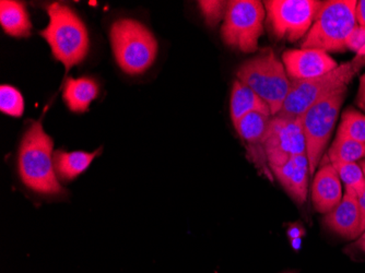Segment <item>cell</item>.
I'll return each mask as SVG.
<instances>
[{
  "mask_svg": "<svg viewBox=\"0 0 365 273\" xmlns=\"http://www.w3.org/2000/svg\"><path fill=\"white\" fill-rule=\"evenodd\" d=\"M356 104L359 108L365 110V73L361 76L360 78V87H359V93L356 96Z\"/></svg>",
  "mask_w": 365,
  "mask_h": 273,
  "instance_id": "cell-26",
  "label": "cell"
},
{
  "mask_svg": "<svg viewBox=\"0 0 365 273\" xmlns=\"http://www.w3.org/2000/svg\"><path fill=\"white\" fill-rule=\"evenodd\" d=\"M98 96V83L91 78H68L66 81L63 98L71 112H87L90 104Z\"/></svg>",
  "mask_w": 365,
  "mask_h": 273,
  "instance_id": "cell-17",
  "label": "cell"
},
{
  "mask_svg": "<svg viewBox=\"0 0 365 273\" xmlns=\"http://www.w3.org/2000/svg\"><path fill=\"white\" fill-rule=\"evenodd\" d=\"M231 117L233 124L239 119L250 113H262L272 117V110L258 94L247 86L242 83L240 80H235L232 88L231 94Z\"/></svg>",
  "mask_w": 365,
  "mask_h": 273,
  "instance_id": "cell-16",
  "label": "cell"
},
{
  "mask_svg": "<svg viewBox=\"0 0 365 273\" xmlns=\"http://www.w3.org/2000/svg\"><path fill=\"white\" fill-rule=\"evenodd\" d=\"M342 184L333 164L319 168L312 186V201L319 213L327 215L342 200Z\"/></svg>",
  "mask_w": 365,
  "mask_h": 273,
  "instance_id": "cell-15",
  "label": "cell"
},
{
  "mask_svg": "<svg viewBox=\"0 0 365 273\" xmlns=\"http://www.w3.org/2000/svg\"><path fill=\"white\" fill-rule=\"evenodd\" d=\"M270 170L293 200L302 206L307 201L309 190V165L307 155H295L284 165L274 166Z\"/></svg>",
  "mask_w": 365,
  "mask_h": 273,
  "instance_id": "cell-14",
  "label": "cell"
},
{
  "mask_svg": "<svg viewBox=\"0 0 365 273\" xmlns=\"http://www.w3.org/2000/svg\"><path fill=\"white\" fill-rule=\"evenodd\" d=\"M0 110L11 117H21L24 112V100L19 90L4 84L0 88Z\"/></svg>",
  "mask_w": 365,
  "mask_h": 273,
  "instance_id": "cell-23",
  "label": "cell"
},
{
  "mask_svg": "<svg viewBox=\"0 0 365 273\" xmlns=\"http://www.w3.org/2000/svg\"><path fill=\"white\" fill-rule=\"evenodd\" d=\"M346 88H341L324 100L314 104L301 116L307 155L309 159V175H313L319 168L322 155L327 147L330 135L337 122L340 108L344 103Z\"/></svg>",
  "mask_w": 365,
  "mask_h": 273,
  "instance_id": "cell-8",
  "label": "cell"
},
{
  "mask_svg": "<svg viewBox=\"0 0 365 273\" xmlns=\"http://www.w3.org/2000/svg\"><path fill=\"white\" fill-rule=\"evenodd\" d=\"M266 9L257 0L227 1L221 36L227 46L243 53H254L258 48V40L264 33Z\"/></svg>",
  "mask_w": 365,
  "mask_h": 273,
  "instance_id": "cell-7",
  "label": "cell"
},
{
  "mask_svg": "<svg viewBox=\"0 0 365 273\" xmlns=\"http://www.w3.org/2000/svg\"><path fill=\"white\" fill-rule=\"evenodd\" d=\"M337 135L365 143V115L354 108L344 110Z\"/></svg>",
  "mask_w": 365,
  "mask_h": 273,
  "instance_id": "cell-21",
  "label": "cell"
},
{
  "mask_svg": "<svg viewBox=\"0 0 365 273\" xmlns=\"http://www.w3.org/2000/svg\"><path fill=\"white\" fill-rule=\"evenodd\" d=\"M328 157L331 163L335 162L356 163L359 160L365 159V143L337 135L328 152Z\"/></svg>",
  "mask_w": 365,
  "mask_h": 273,
  "instance_id": "cell-20",
  "label": "cell"
},
{
  "mask_svg": "<svg viewBox=\"0 0 365 273\" xmlns=\"http://www.w3.org/2000/svg\"><path fill=\"white\" fill-rule=\"evenodd\" d=\"M359 209L361 215V234L365 231V190L358 196Z\"/></svg>",
  "mask_w": 365,
  "mask_h": 273,
  "instance_id": "cell-27",
  "label": "cell"
},
{
  "mask_svg": "<svg viewBox=\"0 0 365 273\" xmlns=\"http://www.w3.org/2000/svg\"><path fill=\"white\" fill-rule=\"evenodd\" d=\"M356 21L359 26L365 28V0L358 1L356 5Z\"/></svg>",
  "mask_w": 365,
  "mask_h": 273,
  "instance_id": "cell-28",
  "label": "cell"
},
{
  "mask_svg": "<svg viewBox=\"0 0 365 273\" xmlns=\"http://www.w3.org/2000/svg\"><path fill=\"white\" fill-rule=\"evenodd\" d=\"M270 168L281 166L295 155H307V143L301 118L272 116L264 141Z\"/></svg>",
  "mask_w": 365,
  "mask_h": 273,
  "instance_id": "cell-10",
  "label": "cell"
},
{
  "mask_svg": "<svg viewBox=\"0 0 365 273\" xmlns=\"http://www.w3.org/2000/svg\"><path fill=\"white\" fill-rule=\"evenodd\" d=\"M48 24L41 36L48 43L53 56L61 61L67 73L85 61L89 52L87 28L78 14L67 6L54 3L47 8Z\"/></svg>",
  "mask_w": 365,
  "mask_h": 273,
  "instance_id": "cell-2",
  "label": "cell"
},
{
  "mask_svg": "<svg viewBox=\"0 0 365 273\" xmlns=\"http://www.w3.org/2000/svg\"><path fill=\"white\" fill-rule=\"evenodd\" d=\"M356 0H330L322 5L311 30L303 41V49L344 52L346 38L356 28Z\"/></svg>",
  "mask_w": 365,
  "mask_h": 273,
  "instance_id": "cell-5",
  "label": "cell"
},
{
  "mask_svg": "<svg viewBox=\"0 0 365 273\" xmlns=\"http://www.w3.org/2000/svg\"><path fill=\"white\" fill-rule=\"evenodd\" d=\"M282 61L291 81L319 77L338 67L335 59L321 49H290L284 53Z\"/></svg>",
  "mask_w": 365,
  "mask_h": 273,
  "instance_id": "cell-12",
  "label": "cell"
},
{
  "mask_svg": "<svg viewBox=\"0 0 365 273\" xmlns=\"http://www.w3.org/2000/svg\"><path fill=\"white\" fill-rule=\"evenodd\" d=\"M365 66V55H356L352 61L338 66L333 71L305 80H292L290 93L276 115L284 118H301L309 108L330 94L348 87L354 76Z\"/></svg>",
  "mask_w": 365,
  "mask_h": 273,
  "instance_id": "cell-3",
  "label": "cell"
},
{
  "mask_svg": "<svg viewBox=\"0 0 365 273\" xmlns=\"http://www.w3.org/2000/svg\"><path fill=\"white\" fill-rule=\"evenodd\" d=\"M356 246L361 252H365V231L361 234L360 238H359L358 242L356 243Z\"/></svg>",
  "mask_w": 365,
  "mask_h": 273,
  "instance_id": "cell-30",
  "label": "cell"
},
{
  "mask_svg": "<svg viewBox=\"0 0 365 273\" xmlns=\"http://www.w3.org/2000/svg\"><path fill=\"white\" fill-rule=\"evenodd\" d=\"M0 24L8 36L14 38H29L32 30L26 6L19 1H0Z\"/></svg>",
  "mask_w": 365,
  "mask_h": 273,
  "instance_id": "cell-18",
  "label": "cell"
},
{
  "mask_svg": "<svg viewBox=\"0 0 365 273\" xmlns=\"http://www.w3.org/2000/svg\"><path fill=\"white\" fill-rule=\"evenodd\" d=\"M324 222L328 229L342 237L348 239L358 237L361 234V215L356 192L346 188L342 200L326 215Z\"/></svg>",
  "mask_w": 365,
  "mask_h": 273,
  "instance_id": "cell-13",
  "label": "cell"
},
{
  "mask_svg": "<svg viewBox=\"0 0 365 273\" xmlns=\"http://www.w3.org/2000/svg\"><path fill=\"white\" fill-rule=\"evenodd\" d=\"M110 44L118 66L128 75H141L155 63L158 42L136 20L122 19L110 28Z\"/></svg>",
  "mask_w": 365,
  "mask_h": 273,
  "instance_id": "cell-6",
  "label": "cell"
},
{
  "mask_svg": "<svg viewBox=\"0 0 365 273\" xmlns=\"http://www.w3.org/2000/svg\"><path fill=\"white\" fill-rule=\"evenodd\" d=\"M98 153L100 150L94 152H55L54 165L57 176L65 182L75 180L88 170Z\"/></svg>",
  "mask_w": 365,
  "mask_h": 273,
  "instance_id": "cell-19",
  "label": "cell"
},
{
  "mask_svg": "<svg viewBox=\"0 0 365 273\" xmlns=\"http://www.w3.org/2000/svg\"><path fill=\"white\" fill-rule=\"evenodd\" d=\"M303 234H304V230H303L302 227H299V225H294L288 229V236L291 238V239L302 237Z\"/></svg>",
  "mask_w": 365,
  "mask_h": 273,
  "instance_id": "cell-29",
  "label": "cell"
},
{
  "mask_svg": "<svg viewBox=\"0 0 365 273\" xmlns=\"http://www.w3.org/2000/svg\"><path fill=\"white\" fill-rule=\"evenodd\" d=\"M286 273H292V272H286Z\"/></svg>",
  "mask_w": 365,
  "mask_h": 273,
  "instance_id": "cell-33",
  "label": "cell"
},
{
  "mask_svg": "<svg viewBox=\"0 0 365 273\" xmlns=\"http://www.w3.org/2000/svg\"><path fill=\"white\" fill-rule=\"evenodd\" d=\"M199 8L204 14L205 19L209 26H215L225 19L227 11V1L220 0H202L198 3Z\"/></svg>",
  "mask_w": 365,
  "mask_h": 273,
  "instance_id": "cell-24",
  "label": "cell"
},
{
  "mask_svg": "<svg viewBox=\"0 0 365 273\" xmlns=\"http://www.w3.org/2000/svg\"><path fill=\"white\" fill-rule=\"evenodd\" d=\"M346 46L356 52V55H365V28L356 26L349 38H346Z\"/></svg>",
  "mask_w": 365,
  "mask_h": 273,
  "instance_id": "cell-25",
  "label": "cell"
},
{
  "mask_svg": "<svg viewBox=\"0 0 365 273\" xmlns=\"http://www.w3.org/2000/svg\"><path fill=\"white\" fill-rule=\"evenodd\" d=\"M237 77L269 105L272 116L280 112L290 93L291 81L286 68L270 48L242 63Z\"/></svg>",
  "mask_w": 365,
  "mask_h": 273,
  "instance_id": "cell-4",
  "label": "cell"
},
{
  "mask_svg": "<svg viewBox=\"0 0 365 273\" xmlns=\"http://www.w3.org/2000/svg\"><path fill=\"white\" fill-rule=\"evenodd\" d=\"M323 3L317 0L264 1L268 24L278 40L295 42L311 30Z\"/></svg>",
  "mask_w": 365,
  "mask_h": 273,
  "instance_id": "cell-9",
  "label": "cell"
},
{
  "mask_svg": "<svg viewBox=\"0 0 365 273\" xmlns=\"http://www.w3.org/2000/svg\"><path fill=\"white\" fill-rule=\"evenodd\" d=\"M360 166H361V168H362L363 174H364V177H365V159L363 160L362 162H361Z\"/></svg>",
  "mask_w": 365,
  "mask_h": 273,
  "instance_id": "cell-32",
  "label": "cell"
},
{
  "mask_svg": "<svg viewBox=\"0 0 365 273\" xmlns=\"http://www.w3.org/2000/svg\"><path fill=\"white\" fill-rule=\"evenodd\" d=\"M301 244H302V239H301V237L291 239V245H292L293 249H300Z\"/></svg>",
  "mask_w": 365,
  "mask_h": 273,
  "instance_id": "cell-31",
  "label": "cell"
},
{
  "mask_svg": "<svg viewBox=\"0 0 365 273\" xmlns=\"http://www.w3.org/2000/svg\"><path fill=\"white\" fill-rule=\"evenodd\" d=\"M337 170L340 180L344 182L346 188H350L361 195L365 190V177L362 168L359 164L352 162H335L331 163Z\"/></svg>",
  "mask_w": 365,
  "mask_h": 273,
  "instance_id": "cell-22",
  "label": "cell"
},
{
  "mask_svg": "<svg viewBox=\"0 0 365 273\" xmlns=\"http://www.w3.org/2000/svg\"><path fill=\"white\" fill-rule=\"evenodd\" d=\"M270 119L272 117L262 113H250L235 123V128L245 145L252 163L262 175L272 182L274 174L268 164L264 147V135L269 126Z\"/></svg>",
  "mask_w": 365,
  "mask_h": 273,
  "instance_id": "cell-11",
  "label": "cell"
},
{
  "mask_svg": "<svg viewBox=\"0 0 365 273\" xmlns=\"http://www.w3.org/2000/svg\"><path fill=\"white\" fill-rule=\"evenodd\" d=\"M53 145L42 123L33 122L22 138L18 159L22 182L33 192L46 196L63 192L55 170Z\"/></svg>",
  "mask_w": 365,
  "mask_h": 273,
  "instance_id": "cell-1",
  "label": "cell"
}]
</instances>
